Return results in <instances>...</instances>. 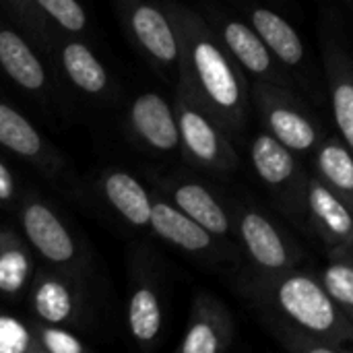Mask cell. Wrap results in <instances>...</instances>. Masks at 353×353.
I'll return each instance as SVG.
<instances>
[{
    "label": "cell",
    "instance_id": "f1b7e54d",
    "mask_svg": "<svg viewBox=\"0 0 353 353\" xmlns=\"http://www.w3.org/2000/svg\"><path fill=\"white\" fill-rule=\"evenodd\" d=\"M39 352L48 353H85L87 345L72 335L70 331L62 329V325H43L35 333Z\"/></svg>",
    "mask_w": 353,
    "mask_h": 353
},
{
    "label": "cell",
    "instance_id": "1f68e13d",
    "mask_svg": "<svg viewBox=\"0 0 353 353\" xmlns=\"http://www.w3.org/2000/svg\"><path fill=\"white\" fill-rule=\"evenodd\" d=\"M0 8H2V2H0Z\"/></svg>",
    "mask_w": 353,
    "mask_h": 353
},
{
    "label": "cell",
    "instance_id": "d6a6232c",
    "mask_svg": "<svg viewBox=\"0 0 353 353\" xmlns=\"http://www.w3.org/2000/svg\"><path fill=\"white\" fill-rule=\"evenodd\" d=\"M352 254H353V250H352Z\"/></svg>",
    "mask_w": 353,
    "mask_h": 353
},
{
    "label": "cell",
    "instance_id": "2e32d148",
    "mask_svg": "<svg viewBox=\"0 0 353 353\" xmlns=\"http://www.w3.org/2000/svg\"><path fill=\"white\" fill-rule=\"evenodd\" d=\"M236 321L230 308L211 292L199 290L192 298L184 335L176 347L178 353L228 352L236 339Z\"/></svg>",
    "mask_w": 353,
    "mask_h": 353
},
{
    "label": "cell",
    "instance_id": "3957f363",
    "mask_svg": "<svg viewBox=\"0 0 353 353\" xmlns=\"http://www.w3.org/2000/svg\"><path fill=\"white\" fill-rule=\"evenodd\" d=\"M174 110L180 130V155L184 161L213 176H232L240 157L232 145V137L219 120L178 83Z\"/></svg>",
    "mask_w": 353,
    "mask_h": 353
},
{
    "label": "cell",
    "instance_id": "d4e9b609",
    "mask_svg": "<svg viewBox=\"0 0 353 353\" xmlns=\"http://www.w3.org/2000/svg\"><path fill=\"white\" fill-rule=\"evenodd\" d=\"M0 2H2V10L10 17L14 27H19L37 50L46 54L54 52V41L60 29H56L39 12L35 0H0Z\"/></svg>",
    "mask_w": 353,
    "mask_h": 353
},
{
    "label": "cell",
    "instance_id": "7a4b0ae2",
    "mask_svg": "<svg viewBox=\"0 0 353 353\" xmlns=\"http://www.w3.org/2000/svg\"><path fill=\"white\" fill-rule=\"evenodd\" d=\"M180 46L176 83L188 89L228 130L240 137L250 114V83L199 8L168 0Z\"/></svg>",
    "mask_w": 353,
    "mask_h": 353
},
{
    "label": "cell",
    "instance_id": "ba28073f",
    "mask_svg": "<svg viewBox=\"0 0 353 353\" xmlns=\"http://www.w3.org/2000/svg\"><path fill=\"white\" fill-rule=\"evenodd\" d=\"M248 157L256 178L273 196L277 207L294 219L306 217L310 174L300 165L298 153L279 143L267 130H261L248 145Z\"/></svg>",
    "mask_w": 353,
    "mask_h": 353
},
{
    "label": "cell",
    "instance_id": "9c48e42d",
    "mask_svg": "<svg viewBox=\"0 0 353 353\" xmlns=\"http://www.w3.org/2000/svg\"><path fill=\"white\" fill-rule=\"evenodd\" d=\"M17 209L21 232L29 248L56 271L81 277L87 256L54 207L33 192H23Z\"/></svg>",
    "mask_w": 353,
    "mask_h": 353
},
{
    "label": "cell",
    "instance_id": "4dcf8cb0",
    "mask_svg": "<svg viewBox=\"0 0 353 353\" xmlns=\"http://www.w3.org/2000/svg\"><path fill=\"white\" fill-rule=\"evenodd\" d=\"M347 2H350V4H353V0H347Z\"/></svg>",
    "mask_w": 353,
    "mask_h": 353
},
{
    "label": "cell",
    "instance_id": "8992f818",
    "mask_svg": "<svg viewBox=\"0 0 353 353\" xmlns=\"http://www.w3.org/2000/svg\"><path fill=\"white\" fill-rule=\"evenodd\" d=\"M116 10L137 52L163 79H178L180 46L168 0H116Z\"/></svg>",
    "mask_w": 353,
    "mask_h": 353
},
{
    "label": "cell",
    "instance_id": "e0dca14e",
    "mask_svg": "<svg viewBox=\"0 0 353 353\" xmlns=\"http://www.w3.org/2000/svg\"><path fill=\"white\" fill-rule=\"evenodd\" d=\"M306 217L314 234L327 246V252L353 250V207L321 182L314 174L308 178Z\"/></svg>",
    "mask_w": 353,
    "mask_h": 353
},
{
    "label": "cell",
    "instance_id": "7c38bea8",
    "mask_svg": "<svg viewBox=\"0 0 353 353\" xmlns=\"http://www.w3.org/2000/svg\"><path fill=\"white\" fill-rule=\"evenodd\" d=\"M319 35L333 118L339 137L353 151V56L347 50L339 21L331 12L323 17Z\"/></svg>",
    "mask_w": 353,
    "mask_h": 353
},
{
    "label": "cell",
    "instance_id": "30bf717a",
    "mask_svg": "<svg viewBox=\"0 0 353 353\" xmlns=\"http://www.w3.org/2000/svg\"><path fill=\"white\" fill-rule=\"evenodd\" d=\"M151 232L172 248L205 265H230L242 256L236 240L215 236L157 190H153Z\"/></svg>",
    "mask_w": 353,
    "mask_h": 353
},
{
    "label": "cell",
    "instance_id": "603a6c76",
    "mask_svg": "<svg viewBox=\"0 0 353 353\" xmlns=\"http://www.w3.org/2000/svg\"><path fill=\"white\" fill-rule=\"evenodd\" d=\"M314 176L353 207V151L335 134L325 137L312 153Z\"/></svg>",
    "mask_w": 353,
    "mask_h": 353
},
{
    "label": "cell",
    "instance_id": "ffe728a7",
    "mask_svg": "<svg viewBox=\"0 0 353 353\" xmlns=\"http://www.w3.org/2000/svg\"><path fill=\"white\" fill-rule=\"evenodd\" d=\"M242 12H244V19L263 37V41L267 43L275 60L290 74H296L306 66L308 56H306L304 39L285 17H281L271 6H265L252 0H246L242 4Z\"/></svg>",
    "mask_w": 353,
    "mask_h": 353
},
{
    "label": "cell",
    "instance_id": "44dd1931",
    "mask_svg": "<svg viewBox=\"0 0 353 353\" xmlns=\"http://www.w3.org/2000/svg\"><path fill=\"white\" fill-rule=\"evenodd\" d=\"M81 277L62 271H41L31 283V310L43 325L74 323L81 304Z\"/></svg>",
    "mask_w": 353,
    "mask_h": 353
},
{
    "label": "cell",
    "instance_id": "9a60e30c",
    "mask_svg": "<svg viewBox=\"0 0 353 353\" xmlns=\"http://www.w3.org/2000/svg\"><path fill=\"white\" fill-rule=\"evenodd\" d=\"M126 128L132 141L153 155L180 153V130L174 101L155 91L139 93L126 110Z\"/></svg>",
    "mask_w": 353,
    "mask_h": 353
},
{
    "label": "cell",
    "instance_id": "6da1fadb",
    "mask_svg": "<svg viewBox=\"0 0 353 353\" xmlns=\"http://www.w3.org/2000/svg\"><path fill=\"white\" fill-rule=\"evenodd\" d=\"M234 285L283 350L353 352V321L327 294L319 273L296 267L271 275L246 267Z\"/></svg>",
    "mask_w": 353,
    "mask_h": 353
},
{
    "label": "cell",
    "instance_id": "ac0fdd59",
    "mask_svg": "<svg viewBox=\"0 0 353 353\" xmlns=\"http://www.w3.org/2000/svg\"><path fill=\"white\" fill-rule=\"evenodd\" d=\"M0 70L14 83L21 91L31 97L50 103L54 99V89L50 83L48 68L39 58L29 37L19 29L10 27L0 19Z\"/></svg>",
    "mask_w": 353,
    "mask_h": 353
},
{
    "label": "cell",
    "instance_id": "4316f807",
    "mask_svg": "<svg viewBox=\"0 0 353 353\" xmlns=\"http://www.w3.org/2000/svg\"><path fill=\"white\" fill-rule=\"evenodd\" d=\"M39 12L66 35H81L89 27L85 6L79 0H35Z\"/></svg>",
    "mask_w": 353,
    "mask_h": 353
},
{
    "label": "cell",
    "instance_id": "d6986e66",
    "mask_svg": "<svg viewBox=\"0 0 353 353\" xmlns=\"http://www.w3.org/2000/svg\"><path fill=\"white\" fill-rule=\"evenodd\" d=\"M52 54L77 91L93 99H110L116 93L114 81L99 56L77 35L64 37V31H58Z\"/></svg>",
    "mask_w": 353,
    "mask_h": 353
},
{
    "label": "cell",
    "instance_id": "cb8c5ba5",
    "mask_svg": "<svg viewBox=\"0 0 353 353\" xmlns=\"http://www.w3.org/2000/svg\"><path fill=\"white\" fill-rule=\"evenodd\" d=\"M33 281V256L29 244L8 225H0V294L21 296Z\"/></svg>",
    "mask_w": 353,
    "mask_h": 353
},
{
    "label": "cell",
    "instance_id": "f546056e",
    "mask_svg": "<svg viewBox=\"0 0 353 353\" xmlns=\"http://www.w3.org/2000/svg\"><path fill=\"white\" fill-rule=\"evenodd\" d=\"M23 192L19 190V182L10 168L0 159V205L4 207H19Z\"/></svg>",
    "mask_w": 353,
    "mask_h": 353
},
{
    "label": "cell",
    "instance_id": "5bb4252c",
    "mask_svg": "<svg viewBox=\"0 0 353 353\" xmlns=\"http://www.w3.org/2000/svg\"><path fill=\"white\" fill-rule=\"evenodd\" d=\"M0 147L8 153L25 159L39 174L54 182L66 184L70 180V170L62 153L25 118L17 108L0 99Z\"/></svg>",
    "mask_w": 353,
    "mask_h": 353
},
{
    "label": "cell",
    "instance_id": "52a82bcc",
    "mask_svg": "<svg viewBox=\"0 0 353 353\" xmlns=\"http://www.w3.org/2000/svg\"><path fill=\"white\" fill-rule=\"evenodd\" d=\"M199 10L203 12L223 48L230 52V56L246 74H250L252 81H267L296 89V79L275 60L263 37L246 19L236 17L232 10L223 8L215 0H203Z\"/></svg>",
    "mask_w": 353,
    "mask_h": 353
},
{
    "label": "cell",
    "instance_id": "5b68a950",
    "mask_svg": "<svg viewBox=\"0 0 353 353\" xmlns=\"http://www.w3.org/2000/svg\"><path fill=\"white\" fill-rule=\"evenodd\" d=\"M236 225V242L248 261V269L259 273H283L304 261V250L263 209L246 201H230Z\"/></svg>",
    "mask_w": 353,
    "mask_h": 353
},
{
    "label": "cell",
    "instance_id": "277c9868",
    "mask_svg": "<svg viewBox=\"0 0 353 353\" xmlns=\"http://www.w3.org/2000/svg\"><path fill=\"white\" fill-rule=\"evenodd\" d=\"M250 103L254 105L263 128L298 155L314 153L327 137L323 124L296 89L267 81H252Z\"/></svg>",
    "mask_w": 353,
    "mask_h": 353
},
{
    "label": "cell",
    "instance_id": "484cf974",
    "mask_svg": "<svg viewBox=\"0 0 353 353\" xmlns=\"http://www.w3.org/2000/svg\"><path fill=\"white\" fill-rule=\"evenodd\" d=\"M327 294L353 321V254L333 252L319 273Z\"/></svg>",
    "mask_w": 353,
    "mask_h": 353
},
{
    "label": "cell",
    "instance_id": "4fadbf2b",
    "mask_svg": "<svg viewBox=\"0 0 353 353\" xmlns=\"http://www.w3.org/2000/svg\"><path fill=\"white\" fill-rule=\"evenodd\" d=\"M153 190L163 194L188 217L199 221L203 228L219 238L236 240V225L232 217L230 201L223 199L211 184L190 176V174H168L151 176Z\"/></svg>",
    "mask_w": 353,
    "mask_h": 353
},
{
    "label": "cell",
    "instance_id": "7402d4cb",
    "mask_svg": "<svg viewBox=\"0 0 353 353\" xmlns=\"http://www.w3.org/2000/svg\"><path fill=\"white\" fill-rule=\"evenodd\" d=\"M99 190L112 211L137 230L151 228L153 190L126 170H108L99 180Z\"/></svg>",
    "mask_w": 353,
    "mask_h": 353
},
{
    "label": "cell",
    "instance_id": "8fae6325",
    "mask_svg": "<svg viewBox=\"0 0 353 353\" xmlns=\"http://www.w3.org/2000/svg\"><path fill=\"white\" fill-rule=\"evenodd\" d=\"M153 252L139 248L130 263V290L126 300V327L141 350L159 345L165 327L163 277Z\"/></svg>",
    "mask_w": 353,
    "mask_h": 353
},
{
    "label": "cell",
    "instance_id": "83f0119b",
    "mask_svg": "<svg viewBox=\"0 0 353 353\" xmlns=\"http://www.w3.org/2000/svg\"><path fill=\"white\" fill-rule=\"evenodd\" d=\"M39 352L37 337L17 316L0 314V353Z\"/></svg>",
    "mask_w": 353,
    "mask_h": 353
}]
</instances>
